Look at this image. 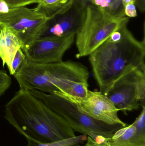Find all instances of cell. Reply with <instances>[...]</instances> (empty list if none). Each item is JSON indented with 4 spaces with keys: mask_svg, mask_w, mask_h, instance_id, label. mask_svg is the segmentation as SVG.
<instances>
[{
    "mask_svg": "<svg viewBox=\"0 0 145 146\" xmlns=\"http://www.w3.org/2000/svg\"><path fill=\"white\" fill-rule=\"evenodd\" d=\"M85 8L74 1L72 5L67 10L47 21L41 37L75 36L84 20Z\"/></svg>",
    "mask_w": 145,
    "mask_h": 146,
    "instance_id": "30bf717a",
    "label": "cell"
},
{
    "mask_svg": "<svg viewBox=\"0 0 145 146\" xmlns=\"http://www.w3.org/2000/svg\"><path fill=\"white\" fill-rule=\"evenodd\" d=\"M12 79L4 70H0V98L10 88Z\"/></svg>",
    "mask_w": 145,
    "mask_h": 146,
    "instance_id": "ac0fdd59",
    "label": "cell"
},
{
    "mask_svg": "<svg viewBox=\"0 0 145 146\" xmlns=\"http://www.w3.org/2000/svg\"><path fill=\"white\" fill-rule=\"evenodd\" d=\"M26 56L21 48L19 49L12 62L11 68L9 70V73L13 75L18 70L20 66L25 60Z\"/></svg>",
    "mask_w": 145,
    "mask_h": 146,
    "instance_id": "2e32d148",
    "label": "cell"
},
{
    "mask_svg": "<svg viewBox=\"0 0 145 146\" xmlns=\"http://www.w3.org/2000/svg\"><path fill=\"white\" fill-rule=\"evenodd\" d=\"M136 127V131L132 146H145V106L136 120L133 123Z\"/></svg>",
    "mask_w": 145,
    "mask_h": 146,
    "instance_id": "5bb4252c",
    "label": "cell"
},
{
    "mask_svg": "<svg viewBox=\"0 0 145 146\" xmlns=\"http://www.w3.org/2000/svg\"><path fill=\"white\" fill-rule=\"evenodd\" d=\"M65 98L73 102L82 113L97 121L113 126H127L119 118V110L112 101L100 91L89 90L84 98Z\"/></svg>",
    "mask_w": 145,
    "mask_h": 146,
    "instance_id": "ba28073f",
    "label": "cell"
},
{
    "mask_svg": "<svg viewBox=\"0 0 145 146\" xmlns=\"http://www.w3.org/2000/svg\"><path fill=\"white\" fill-rule=\"evenodd\" d=\"M29 91L62 117L75 132L86 135L96 141L107 140L123 127L109 125L92 118L81 112L73 102L60 94H49L35 89Z\"/></svg>",
    "mask_w": 145,
    "mask_h": 146,
    "instance_id": "277c9868",
    "label": "cell"
},
{
    "mask_svg": "<svg viewBox=\"0 0 145 146\" xmlns=\"http://www.w3.org/2000/svg\"><path fill=\"white\" fill-rule=\"evenodd\" d=\"M74 0H37L35 9L48 18H52L67 10Z\"/></svg>",
    "mask_w": 145,
    "mask_h": 146,
    "instance_id": "7c38bea8",
    "label": "cell"
},
{
    "mask_svg": "<svg viewBox=\"0 0 145 146\" xmlns=\"http://www.w3.org/2000/svg\"><path fill=\"white\" fill-rule=\"evenodd\" d=\"M10 8L7 4L2 0H0V13H4L8 12Z\"/></svg>",
    "mask_w": 145,
    "mask_h": 146,
    "instance_id": "603a6c76",
    "label": "cell"
},
{
    "mask_svg": "<svg viewBox=\"0 0 145 146\" xmlns=\"http://www.w3.org/2000/svg\"><path fill=\"white\" fill-rule=\"evenodd\" d=\"M20 48H21V43L13 31L5 26L0 27V59L3 66L6 65L9 71Z\"/></svg>",
    "mask_w": 145,
    "mask_h": 146,
    "instance_id": "8fae6325",
    "label": "cell"
},
{
    "mask_svg": "<svg viewBox=\"0 0 145 146\" xmlns=\"http://www.w3.org/2000/svg\"><path fill=\"white\" fill-rule=\"evenodd\" d=\"M135 131L136 127L133 123L117 130L107 141L111 146H132Z\"/></svg>",
    "mask_w": 145,
    "mask_h": 146,
    "instance_id": "4fadbf2b",
    "label": "cell"
},
{
    "mask_svg": "<svg viewBox=\"0 0 145 146\" xmlns=\"http://www.w3.org/2000/svg\"><path fill=\"white\" fill-rule=\"evenodd\" d=\"M145 41L135 38L127 25L112 33L89 56L100 92H106L131 71L145 68Z\"/></svg>",
    "mask_w": 145,
    "mask_h": 146,
    "instance_id": "7a4b0ae2",
    "label": "cell"
},
{
    "mask_svg": "<svg viewBox=\"0 0 145 146\" xmlns=\"http://www.w3.org/2000/svg\"><path fill=\"white\" fill-rule=\"evenodd\" d=\"M106 10L113 16H126L121 0H111L110 7Z\"/></svg>",
    "mask_w": 145,
    "mask_h": 146,
    "instance_id": "e0dca14e",
    "label": "cell"
},
{
    "mask_svg": "<svg viewBox=\"0 0 145 146\" xmlns=\"http://www.w3.org/2000/svg\"><path fill=\"white\" fill-rule=\"evenodd\" d=\"M129 20L126 16H113L93 4L86 6L83 22L75 37L76 57L89 56L112 33L127 25Z\"/></svg>",
    "mask_w": 145,
    "mask_h": 146,
    "instance_id": "3957f363",
    "label": "cell"
},
{
    "mask_svg": "<svg viewBox=\"0 0 145 146\" xmlns=\"http://www.w3.org/2000/svg\"><path fill=\"white\" fill-rule=\"evenodd\" d=\"M74 35L62 37H42L25 49L26 58L38 64H48L62 61L64 55L75 40Z\"/></svg>",
    "mask_w": 145,
    "mask_h": 146,
    "instance_id": "9c48e42d",
    "label": "cell"
},
{
    "mask_svg": "<svg viewBox=\"0 0 145 146\" xmlns=\"http://www.w3.org/2000/svg\"><path fill=\"white\" fill-rule=\"evenodd\" d=\"M104 94L125 114L145 106V68L124 75Z\"/></svg>",
    "mask_w": 145,
    "mask_h": 146,
    "instance_id": "8992f818",
    "label": "cell"
},
{
    "mask_svg": "<svg viewBox=\"0 0 145 146\" xmlns=\"http://www.w3.org/2000/svg\"><path fill=\"white\" fill-rule=\"evenodd\" d=\"M111 0H91V4L106 9L110 7Z\"/></svg>",
    "mask_w": 145,
    "mask_h": 146,
    "instance_id": "7402d4cb",
    "label": "cell"
},
{
    "mask_svg": "<svg viewBox=\"0 0 145 146\" xmlns=\"http://www.w3.org/2000/svg\"><path fill=\"white\" fill-rule=\"evenodd\" d=\"M40 64L54 94L73 98L86 97L89 90V73L84 65L72 61Z\"/></svg>",
    "mask_w": 145,
    "mask_h": 146,
    "instance_id": "5b68a950",
    "label": "cell"
},
{
    "mask_svg": "<svg viewBox=\"0 0 145 146\" xmlns=\"http://www.w3.org/2000/svg\"><path fill=\"white\" fill-rule=\"evenodd\" d=\"M83 7L85 8L89 4H91V0H74Z\"/></svg>",
    "mask_w": 145,
    "mask_h": 146,
    "instance_id": "cb8c5ba5",
    "label": "cell"
},
{
    "mask_svg": "<svg viewBox=\"0 0 145 146\" xmlns=\"http://www.w3.org/2000/svg\"><path fill=\"white\" fill-rule=\"evenodd\" d=\"M87 137L86 135L82 134L58 141L39 144L37 146H78L87 141Z\"/></svg>",
    "mask_w": 145,
    "mask_h": 146,
    "instance_id": "9a60e30c",
    "label": "cell"
},
{
    "mask_svg": "<svg viewBox=\"0 0 145 146\" xmlns=\"http://www.w3.org/2000/svg\"><path fill=\"white\" fill-rule=\"evenodd\" d=\"M4 108V118L25 137L26 146H37L76 136L62 117L28 90L20 89Z\"/></svg>",
    "mask_w": 145,
    "mask_h": 146,
    "instance_id": "6da1fadb",
    "label": "cell"
},
{
    "mask_svg": "<svg viewBox=\"0 0 145 146\" xmlns=\"http://www.w3.org/2000/svg\"><path fill=\"white\" fill-rule=\"evenodd\" d=\"M133 0H121L122 3L123 7H125V6L128 4V3L132 1Z\"/></svg>",
    "mask_w": 145,
    "mask_h": 146,
    "instance_id": "d4e9b609",
    "label": "cell"
},
{
    "mask_svg": "<svg viewBox=\"0 0 145 146\" xmlns=\"http://www.w3.org/2000/svg\"><path fill=\"white\" fill-rule=\"evenodd\" d=\"M135 0L128 3L124 7V13L127 17L134 18L137 16V9L135 7Z\"/></svg>",
    "mask_w": 145,
    "mask_h": 146,
    "instance_id": "ffe728a7",
    "label": "cell"
},
{
    "mask_svg": "<svg viewBox=\"0 0 145 146\" xmlns=\"http://www.w3.org/2000/svg\"><path fill=\"white\" fill-rule=\"evenodd\" d=\"M7 4L9 8L25 7L29 4L36 3L37 0H2Z\"/></svg>",
    "mask_w": 145,
    "mask_h": 146,
    "instance_id": "d6986e66",
    "label": "cell"
},
{
    "mask_svg": "<svg viewBox=\"0 0 145 146\" xmlns=\"http://www.w3.org/2000/svg\"><path fill=\"white\" fill-rule=\"evenodd\" d=\"M50 19L35 9L14 8L7 13H0V27L5 26L11 28L19 39L24 50L42 36Z\"/></svg>",
    "mask_w": 145,
    "mask_h": 146,
    "instance_id": "52a82bcc",
    "label": "cell"
},
{
    "mask_svg": "<svg viewBox=\"0 0 145 146\" xmlns=\"http://www.w3.org/2000/svg\"><path fill=\"white\" fill-rule=\"evenodd\" d=\"M78 146H80L79 145ZM83 146H111L108 141L105 140L102 141H97L88 136L87 143Z\"/></svg>",
    "mask_w": 145,
    "mask_h": 146,
    "instance_id": "44dd1931",
    "label": "cell"
}]
</instances>
